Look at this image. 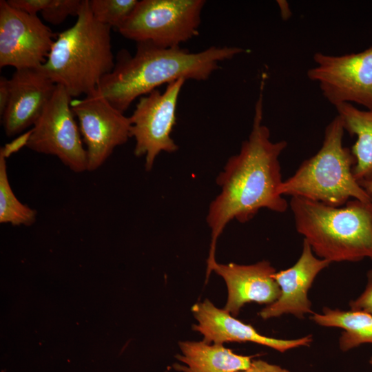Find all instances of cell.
<instances>
[{
	"mask_svg": "<svg viewBox=\"0 0 372 372\" xmlns=\"http://www.w3.org/2000/svg\"><path fill=\"white\" fill-rule=\"evenodd\" d=\"M263 95L255 104L252 127L238 154L231 156L217 178L220 193L211 203L207 223L211 243L207 263L208 279L215 258L217 240L229 222L251 220L260 209L284 213L289 205L280 193L283 182L279 156L287 147L286 141L273 142L270 130L263 124Z\"/></svg>",
	"mask_w": 372,
	"mask_h": 372,
	"instance_id": "1",
	"label": "cell"
},
{
	"mask_svg": "<svg viewBox=\"0 0 372 372\" xmlns=\"http://www.w3.org/2000/svg\"><path fill=\"white\" fill-rule=\"evenodd\" d=\"M245 52L239 47L211 46L191 52L180 47L165 48L138 42L133 56L124 49L118 52L114 69L102 79L97 89L123 113L136 98L164 83L180 79L207 80L220 62Z\"/></svg>",
	"mask_w": 372,
	"mask_h": 372,
	"instance_id": "2",
	"label": "cell"
},
{
	"mask_svg": "<svg viewBox=\"0 0 372 372\" xmlns=\"http://www.w3.org/2000/svg\"><path fill=\"white\" fill-rule=\"evenodd\" d=\"M289 205L296 231L316 256L331 263L372 260V204L353 199L332 207L291 197Z\"/></svg>",
	"mask_w": 372,
	"mask_h": 372,
	"instance_id": "3",
	"label": "cell"
},
{
	"mask_svg": "<svg viewBox=\"0 0 372 372\" xmlns=\"http://www.w3.org/2000/svg\"><path fill=\"white\" fill-rule=\"evenodd\" d=\"M76 17L72 27L58 34L40 68L72 98L96 91L115 65L111 27L94 17L89 0H83Z\"/></svg>",
	"mask_w": 372,
	"mask_h": 372,
	"instance_id": "4",
	"label": "cell"
},
{
	"mask_svg": "<svg viewBox=\"0 0 372 372\" xmlns=\"http://www.w3.org/2000/svg\"><path fill=\"white\" fill-rule=\"evenodd\" d=\"M344 132L340 118L335 116L325 127L320 149L283 180L280 193L332 207L342 206L351 198L372 204L371 197L353 176L355 161L351 149L343 145Z\"/></svg>",
	"mask_w": 372,
	"mask_h": 372,
	"instance_id": "5",
	"label": "cell"
},
{
	"mask_svg": "<svg viewBox=\"0 0 372 372\" xmlns=\"http://www.w3.org/2000/svg\"><path fill=\"white\" fill-rule=\"evenodd\" d=\"M204 0H141L118 29L125 38L158 47H180L198 35Z\"/></svg>",
	"mask_w": 372,
	"mask_h": 372,
	"instance_id": "6",
	"label": "cell"
},
{
	"mask_svg": "<svg viewBox=\"0 0 372 372\" xmlns=\"http://www.w3.org/2000/svg\"><path fill=\"white\" fill-rule=\"evenodd\" d=\"M307 77L317 83L335 107L353 103L372 109V46L358 53L330 55L316 52Z\"/></svg>",
	"mask_w": 372,
	"mask_h": 372,
	"instance_id": "7",
	"label": "cell"
},
{
	"mask_svg": "<svg viewBox=\"0 0 372 372\" xmlns=\"http://www.w3.org/2000/svg\"><path fill=\"white\" fill-rule=\"evenodd\" d=\"M180 79L167 85L163 93L157 89L139 98L130 120V137L136 141L134 153L145 156V167L152 169L161 152H175L178 146L171 138L176 124V106L179 94L185 82Z\"/></svg>",
	"mask_w": 372,
	"mask_h": 372,
	"instance_id": "8",
	"label": "cell"
},
{
	"mask_svg": "<svg viewBox=\"0 0 372 372\" xmlns=\"http://www.w3.org/2000/svg\"><path fill=\"white\" fill-rule=\"evenodd\" d=\"M72 97L61 85L31 129L27 147L37 153L57 156L75 172L87 170V151L71 107Z\"/></svg>",
	"mask_w": 372,
	"mask_h": 372,
	"instance_id": "9",
	"label": "cell"
},
{
	"mask_svg": "<svg viewBox=\"0 0 372 372\" xmlns=\"http://www.w3.org/2000/svg\"><path fill=\"white\" fill-rule=\"evenodd\" d=\"M71 107L87 147V171H94L130 137V118L114 107L98 89L83 99L72 100Z\"/></svg>",
	"mask_w": 372,
	"mask_h": 372,
	"instance_id": "10",
	"label": "cell"
},
{
	"mask_svg": "<svg viewBox=\"0 0 372 372\" xmlns=\"http://www.w3.org/2000/svg\"><path fill=\"white\" fill-rule=\"evenodd\" d=\"M55 34L39 19L0 1V67L40 68Z\"/></svg>",
	"mask_w": 372,
	"mask_h": 372,
	"instance_id": "11",
	"label": "cell"
},
{
	"mask_svg": "<svg viewBox=\"0 0 372 372\" xmlns=\"http://www.w3.org/2000/svg\"><path fill=\"white\" fill-rule=\"evenodd\" d=\"M192 311L197 324L192 328L203 335L208 343L253 342L266 346L278 352L309 347L313 341L311 335L296 339H280L260 334L251 325L236 319L224 309L216 307L208 299L196 303Z\"/></svg>",
	"mask_w": 372,
	"mask_h": 372,
	"instance_id": "12",
	"label": "cell"
},
{
	"mask_svg": "<svg viewBox=\"0 0 372 372\" xmlns=\"http://www.w3.org/2000/svg\"><path fill=\"white\" fill-rule=\"evenodd\" d=\"M330 264L316 256L309 243L303 240L301 254L296 263L273 274L280 288V296L263 308L259 316L264 320L287 314L304 319L307 314H312L309 291L318 275Z\"/></svg>",
	"mask_w": 372,
	"mask_h": 372,
	"instance_id": "13",
	"label": "cell"
},
{
	"mask_svg": "<svg viewBox=\"0 0 372 372\" xmlns=\"http://www.w3.org/2000/svg\"><path fill=\"white\" fill-rule=\"evenodd\" d=\"M9 84V101L1 116L5 132L11 137L35 124L56 85L41 68L16 70Z\"/></svg>",
	"mask_w": 372,
	"mask_h": 372,
	"instance_id": "14",
	"label": "cell"
},
{
	"mask_svg": "<svg viewBox=\"0 0 372 372\" xmlns=\"http://www.w3.org/2000/svg\"><path fill=\"white\" fill-rule=\"evenodd\" d=\"M211 271L225 280L227 300L224 309L236 316L247 303L269 305L280 296V288L273 278L275 268L267 260L251 265L230 262L214 264Z\"/></svg>",
	"mask_w": 372,
	"mask_h": 372,
	"instance_id": "15",
	"label": "cell"
},
{
	"mask_svg": "<svg viewBox=\"0 0 372 372\" xmlns=\"http://www.w3.org/2000/svg\"><path fill=\"white\" fill-rule=\"evenodd\" d=\"M182 354L177 359L185 365L175 364L182 372H240L249 367L251 356L238 355L223 344L199 341L179 342Z\"/></svg>",
	"mask_w": 372,
	"mask_h": 372,
	"instance_id": "16",
	"label": "cell"
},
{
	"mask_svg": "<svg viewBox=\"0 0 372 372\" xmlns=\"http://www.w3.org/2000/svg\"><path fill=\"white\" fill-rule=\"evenodd\" d=\"M335 107L344 131L357 138L351 151L355 161L353 174L360 182L372 175V109L362 110L351 103Z\"/></svg>",
	"mask_w": 372,
	"mask_h": 372,
	"instance_id": "17",
	"label": "cell"
},
{
	"mask_svg": "<svg viewBox=\"0 0 372 372\" xmlns=\"http://www.w3.org/2000/svg\"><path fill=\"white\" fill-rule=\"evenodd\" d=\"M310 319L319 326L342 329L339 347L349 351L363 344H372V314L359 310L344 311L324 307Z\"/></svg>",
	"mask_w": 372,
	"mask_h": 372,
	"instance_id": "18",
	"label": "cell"
},
{
	"mask_svg": "<svg viewBox=\"0 0 372 372\" xmlns=\"http://www.w3.org/2000/svg\"><path fill=\"white\" fill-rule=\"evenodd\" d=\"M36 219L37 211L14 195L8 176L6 158L0 154V223L30 226Z\"/></svg>",
	"mask_w": 372,
	"mask_h": 372,
	"instance_id": "19",
	"label": "cell"
},
{
	"mask_svg": "<svg viewBox=\"0 0 372 372\" xmlns=\"http://www.w3.org/2000/svg\"><path fill=\"white\" fill-rule=\"evenodd\" d=\"M137 0H89L94 17L100 23L118 29L134 10Z\"/></svg>",
	"mask_w": 372,
	"mask_h": 372,
	"instance_id": "20",
	"label": "cell"
},
{
	"mask_svg": "<svg viewBox=\"0 0 372 372\" xmlns=\"http://www.w3.org/2000/svg\"><path fill=\"white\" fill-rule=\"evenodd\" d=\"M82 3L83 0H51L41 14L48 23L59 25L68 16L77 17Z\"/></svg>",
	"mask_w": 372,
	"mask_h": 372,
	"instance_id": "21",
	"label": "cell"
},
{
	"mask_svg": "<svg viewBox=\"0 0 372 372\" xmlns=\"http://www.w3.org/2000/svg\"><path fill=\"white\" fill-rule=\"evenodd\" d=\"M366 279L365 289L357 298L350 301L349 307L372 314V269L368 271Z\"/></svg>",
	"mask_w": 372,
	"mask_h": 372,
	"instance_id": "22",
	"label": "cell"
},
{
	"mask_svg": "<svg viewBox=\"0 0 372 372\" xmlns=\"http://www.w3.org/2000/svg\"><path fill=\"white\" fill-rule=\"evenodd\" d=\"M51 0H7L12 7L32 15L41 12Z\"/></svg>",
	"mask_w": 372,
	"mask_h": 372,
	"instance_id": "23",
	"label": "cell"
},
{
	"mask_svg": "<svg viewBox=\"0 0 372 372\" xmlns=\"http://www.w3.org/2000/svg\"><path fill=\"white\" fill-rule=\"evenodd\" d=\"M31 132V130H28L16 137L11 142L6 143L3 147L0 148V154L7 158L12 154L17 152L22 147L27 146Z\"/></svg>",
	"mask_w": 372,
	"mask_h": 372,
	"instance_id": "24",
	"label": "cell"
},
{
	"mask_svg": "<svg viewBox=\"0 0 372 372\" xmlns=\"http://www.w3.org/2000/svg\"><path fill=\"white\" fill-rule=\"evenodd\" d=\"M240 372H290L278 364L258 359L253 360L248 369Z\"/></svg>",
	"mask_w": 372,
	"mask_h": 372,
	"instance_id": "25",
	"label": "cell"
},
{
	"mask_svg": "<svg viewBox=\"0 0 372 372\" xmlns=\"http://www.w3.org/2000/svg\"><path fill=\"white\" fill-rule=\"evenodd\" d=\"M10 98L9 79L4 76L0 78V114L6 110Z\"/></svg>",
	"mask_w": 372,
	"mask_h": 372,
	"instance_id": "26",
	"label": "cell"
},
{
	"mask_svg": "<svg viewBox=\"0 0 372 372\" xmlns=\"http://www.w3.org/2000/svg\"><path fill=\"white\" fill-rule=\"evenodd\" d=\"M276 2L279 7L282 19L285 21L288 20L292 14L288 2L285 0H278Z\"/></svg>",
	"mask_w": 372,
	"mask_h": 372,
	"instance_id": "27",
	"label": "cell"
},
{
	"mask_svg": "<svg viewBox=\"0 0 372 372\" xmlns=\"http://www.w3.org/2000/svg\"><path fill=\"white\" fill-rule=\"evenodd\" d=\"M372 198V175L359 182Z\"/></svg>",
	"mask_w": 372,
	"mask_h": 372,
	"instance_id": "28",
	"label": "cell"
},
{
	"mask_svg": "<svg viewBox=\"0 0 372 372\" xmlns=\"http://www.w3.org/2000/svg\"><path fill=\"white\" fill-rule=\"evenodd\" d=\"M369 363L371 366H372V356L370 358Z\"/></svg>",
	"mask_w": 372,
	"mask_h": 372,
	"instance_id": "29",
	"label": "cell"
}]
</instances>
